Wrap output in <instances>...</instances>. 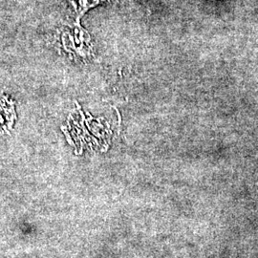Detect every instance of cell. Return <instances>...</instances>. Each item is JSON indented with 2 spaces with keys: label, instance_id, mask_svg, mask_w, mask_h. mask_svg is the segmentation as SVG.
I'll use <instances>...</instances> for the list:
<instances>
[{
  "label": "cell",
  "instance_id": "1",
  "mask_svg": "<svg viewBox=\"0 0 258 258\" xmlns=\"http://www.w3.org/2000/svg\"><path fill=\"white\" fill-rule=\"evenodd\" d=\"M15 116L13 102L7 99L0 98V130L9 128Z\"/></svg>",
  "mask_w": 258,
  "mask_h": 258
},
{
  "label": "cell",
  "instance_id": "2",
  "mask_svg": "<svg viewBox=\"0 0 258 258\" xmlns=\"http://www.w3.org/2000/svg\"><path fill=\"white\" fill-rule=\"evenodd\" d=\"M77 1H78V5L75 6V9L79 14H81L80 16H82V14L84 13L86 10L91 8L94 5H97L104 0H77Z\"/></svg>",
  "mask_w": 258,
  "mask_h": 258
}]
</instances>
